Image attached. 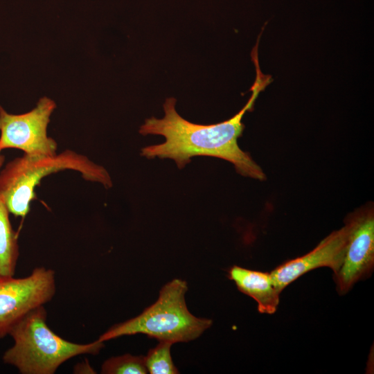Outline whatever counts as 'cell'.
I'll use <instances>...</instances> for the list:
<instances>
[{
	"instance_id": "obj_1",
	"label": "cell",
	"mask_w": 374,
	"mask_h": 374,
	"mask_svg": "<svg viewBox=\"0 0 374 374\" xmlns=\"http://www.w3.org/2000/svg\"><path fill=\"white\" fill-rule=\"evenodd\" d=\"M251 58L256 66V79L251 88V97L238 113L216 124H195L181 117L175 109L176 99L168 98L163 104L164 116L160 119L155 117L146 119L139 130L143 136L161 135L166 141L142 148L141 155L148 159L156 157L172 159L179 169L190 163L193 157H213L231 162L237 172L244 177L265 179L261 168L238 143L244 128L242 117L253 107L260 91L271 81L270 75L260 71L258 55H253Z\"/></svg>"
},
{
	"instance_id": "obj_2",
	"label": "cell",
	"mask_w": 374,
	"mask_h": 374,
	"mask_svg": "<svg viewBox=\"0 0 374 374\" xmlns=\"http://www.w3.org/2000/svg\"><path fill=\"white\" fill-rule=\"evenodd\" d=\"M44 305L29 312L11 330L12 346L3 355V362L21 374H53L69 359L80 355H96L104 347L98 339L89 344L65 340L46 323Z\"/></svg>"
},
{
	"instance_id": "obj_3",
	"label": "cell",
	"mask_w": 374,
	"mask_h": 374,
	"mask_svg": "<svg viewBox=\"0 0 374 374\" xmlns=\"http://www.w3.org/2000/svg\"><path fill=\"white\" fill-rule=\"evenodd\" d=\"M64 170L77 171L85 180L99 183L106 188L112 186L111 177L103 166L73 150L53 155L24 154L10 161L0 172V196L9 212L25 217L35 197V188L42 179Z\"/></svg>"
},
{
	"instance_id": "obj_4",
	"label": "cell",
	"mask_w": 374,
	"mask_h": 374,
	"mask_svg": "<svg viewBox=\"0 0 374 374\" xmlns=\"http://www.w3.org/2000/svg\"><path fill=\"white\" fill-rule=\"evenodd\" d=\"M187 290L184 280L174 279L166 283L154 303L136 317L113 326L98 340L105 342L125 335L145 334L175 344L199 337L210 328L212 321L196 317L188 311L185 302Z\"/></svg>"
},
{
	"instance_id": "obj_5",
	"label": "cell",
	"mask_w": 374,
	"mask_h": 374,
	"mask_svg": "<svg viewBox=\"0 0 374 374\" xmlns=\"http://www.w3.org/2000/svg\"><path fill=\"white\" fill-rule=\"evenodd\" d=\"M55 271L44 267L35 268L23 278H0V339L29 312L52 300L55 294Z\"/></svg>"
},
{
	"instance_id": "obj_6",
	"label": "cell",
	"mask_w": 374,
	"mask_h": 374,
	"mask_svg": "<svg viewBox=\"0 0 374 374\" xmlns=\"http://www.w3.org/2000/svg\"><path fill=\"white\" fill-rule=\"evenodd\" d=\"M56 105L41 98L35 107L21 114H9L0 106V150L15 148L28 155H53L56 141L47 134L50 116Z\"/></svg>"
},
{
	"instance_id": "obj_7",
	"label": "cell",
	"mask_w": 374,
	"mask_h": 374,
	"mask_svg": "<svg viewBox=\"0 0 374 374\" xmlns=\"http://www.w3.org/2000/svg\"><path fill=\"white\" fill-rule=\"evenodd\" d=\"M349 233L343 262L333 278L339 294H345L359 280L371 276L374 267V213L360 209L346 221Z\"/></svg>"
},
{
	"instance_id": "obj_8",
	"label": "cell",
	"mask_w": 374,
	"mask_h": 374,
	"mask_svg": "<svg viewBox=\"0 0 374 374\" xmlns=\"http://www.w3.org/2000/svg\"><path fill=\"white\" fill-rule=\"evenodd\" d=\"M348 226L332 232L308 253L287 260L270 274L279 292L304 274L319 267H329L335 273L341 265L348 238Z\"/></svg>"
},
{
	"instance_id": "obj_9",
	"label": "cell",
	"mask_w": 374,
	"mask_h": 374,
	"mask_svg": "<svg viewBox=\"0 0 374 374\" xmlns=\"http://www.w3.org/2000/svg\"><path fill=\"white\" fill-rule=\"evenodd\" d=\"M228 278L241 292L257 302L260 313L271 314L276 311L280 292L276 287L270 272L234 265L229 269Z\"/></svg>"
},
{
	"instance_id": "obj_10",
	"label": "cell",
	"mask_w": 374,
	"mask_h": 374,
	"mask_svg": "<svg viewBox=\"0 0 374 374\" xmlns=\"http://www.w3.org/2000/svg\"><path fill=\"white\" fill-rule=\"evenodd\" d=\"M9 213L0 196V278L14 276L19 256L17 235L12 227Z\"/></svg>"
},
{
	"instance_id": "obj_11",
	"label": "cell",
	"mask_w": 374,
	"mask_h": 374,
	"mask_svg": "<svg viewBox=\"0 0 374 374\" xmlns=\"http://www.w3.org/2000/svg\"><path fill=\"white\" fill-rule=\"evenodd\" d=\"M172 344L169 341H159L154 348L148 352L147 355L144 356L148 372L151 374L179 373L170 355Z\"/></svg>"
},
{
	"instance_id": "obj_12",
	"label": "cell",
	"mask_w": 374,
	"mask_h": 374,
	"mask_svg": "<svg viewBox=\"0 0 374 374\" xmlns=\"http://www.w3.org/2000/svg\"><path fill=\"white\" fill-rule=\"evenodd\" d=\"M103 374H145L148 373L144 356L125 354L112 357L101 366Z\"/></svg>"
},
{
	"instance_id": "obj_13",
	"label": "cell",
	"mask_w": 374,
	"mask_h": 374,
	"mask_svg": "<svg viewBox=\"0 0 374 374\" xmlns=\"http://www.w3.org/2000/svg\"><path fill=\"white\" fill-rule=\"evenodd\" d=\"M74 373H96L95 371L90 366L88 361H84L82 363H79L74 366Z\"/></svg>"
},
{
	"instance_id": "obj_14",
	"label": "cell",
	"mask_w": 374,
	"mask_h": 374,
	"mask_svg": "<svg viewBox=\"0 0 374 374\" xmlns=\"http://www.w3.org/2000/svg\"><path fill=\"white\" fill-rule=\"evenodd\" d=\"M1 150H0V168H1L3 162H4V159H5V157L3 154H1Z\"/></svg>"
}]
</instances>
